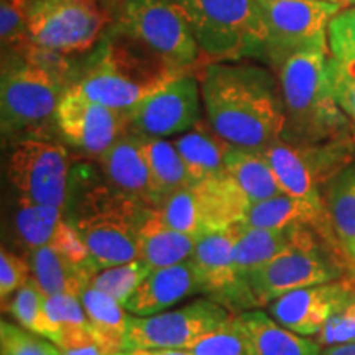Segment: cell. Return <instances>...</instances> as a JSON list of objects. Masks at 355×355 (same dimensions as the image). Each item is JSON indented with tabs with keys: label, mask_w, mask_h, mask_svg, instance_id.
I'll return each mask as SVG.
<instances>
[{
	"label": "cell",
	"mask_w": 355,
	"mask_h": 355,
	"mask_svg": "<svg viewBox=\"0 0 355 355\" xmlns=\"http://www.w3.org/2000/svg\"><path fill=\"white\" fill-rule=\"evenodd\" d=\"M48 316L58 331V347L68 350L83 345L97 344L94 331L89 322L81 300L73 295L46 296Z\"/></svg>",
	"instance_id": "30"
},
{
	"label": "cell",
	"mask_w": 355,
	"mask_h": 355,
	"mask_svg": "<svg viewBox=\"0 0 355 355\" xmlns=\"http://www.w3.org/2000/svg\"><path fill=\"white\" fill-rule=\"evenodd\" d=\"M63 220V207L32 202L19 199V211L15 214V229L21 242L30 250L50 245L58 225Z\"/></svg>",
	"instance_id": "31"
},
{
	"label": "cell",
	"mask_w": 355,
	"mask_h": 355,
	"mask_svg": "<svg viewBox=\"0 0 355 355\" xmlns=\"http://www.w3.org/2000/svg\"><path fill=\"white\" fill-rule=\"evenodd\" d=\"M152 270L153 268H150L145 261L139 259L128 261V263L105 266V268L97 270L94 277L91 278L89 286L104 291L105 295L112 296L115 301L125 306L132 293Z\"/></svg>",
	"instance_id": "33"
},
{
	"label": "cell",
	"mask_w": 355,
	"mask_h": 355,
	"mask_svg": "<svg viewBox=\"0 0 355 355\" xmlns=\"http://www.w3.org/2000/svg\"><path fill=\"white\" fill-rule=\"evenodd\" d=\"M201 83L194 73L173 78L128 110V132L144 139H168L201 122Z\"/></svg>",
	"instance_id": "13"
},
{
	"label": "cell",
	"mask_w": 355,
	"mask_h": 355,
	"mask_svg": "<svg viewBox=\"0 0 355 355\" xmlns=\"http://www.w3.org/2000/svg\"><path fill=\"white\" fill-rule=\"evenodd\" d=\"M30 0H0V38L3 53L28 50Z\"/></svg>",
	"instance_id": "35"
},
{
	"label": "cell",
	"mask_w": 355,
	"mask_h": 355,
	"mask_svg": "<svg viewBox=\"0 0 355 355\" xmlns=\"http://www.w3.org/2000/svg\"><path fill=\"white\" fill-rule=\"evenodd\" d=\"M204 234L242 224L252 201L227 173L193 184Z\"/></svg>",
	"instance_id": "21"
},
{
	"label": "cell",
	"mask_w": 355,
	"mask_h": 355,
	"mask_svg": "<svg viewBox=\"0 0 355 355\" xmlns=\"http://www.w3.org/2000/svg\"><path fill=\"white\" fill-rule=\"evenodd\" d=\"M350 3H355V0H350Z\"/></svg>",
	"instance_id": "48"
},
{
	"label": "cell",
	"mask_w": 355,
	"mask_h": 355,
	"mask_svg": "<svg viewBox=\"0 0 355 355\" xmlns=\"http://www.w3.org/2000/svg\"><path fill=\"white\" fill-rule=\"evenodd\" d=\"M234 314L214 300H198L184 308L162 311L152 316H128L125 350L186 349L189 350Z\"/></svg>",
	"instance_id": "12"
},
{
	"label": "cell",
	"mask_w": 355,
	"mask_h": 355,
	"mask_svg": "<svg viewBox=\"0 0 355 355\" xmlns=\"http://www.w3.org/2000/svg\"><path fill=\"white\" fill-rule=\"evenodd\" d=\"M199 83L207 123L222 140L263 152L283 139L282 89L270 69L241 61H212L201 68Z\"/></svg>",
	"instance_id": "1"
},
{
	"label": "cell",
	"mask_w": 355,
	"mask_h": 355,
	"mask_svg": "<svg viewBox=\"0 0 355 355\" xmlns=\"http://www.w3.org/2000/svg\"><path fill=\"white\" fill-rule=\"evenodd\" d=\"M204 63L266 56V26L257 0H175Z\"/></svg>",
	"instance_id": "5"
},
{
	"label": "cell",
	"mask_w": 355,
	"mask_h": 355,
	"mask_svg": "<svg viewBox=\"0 0 355 355\" xmlns=\"http://www.w3.org/2000/svg\"><path fill=\"white\" fill-rule=\"evenodd\" d=\"M198 237L166 227L155 214L153 207L141 225L139 241V260L150 268L171 266L189 260L196 248Z\"/></svg>",
	"instance_id": "25"
},
{
	"label": "cell",
	"mask_w": 355,
	"mask_h": 355,
	"mask_svg": "<svg viewBox=\"0 0 355 355\" xmlns=\"http://www.w3.org/2000/svg\"><path fill=\"white\" fill-rule=\"evenodd\" d=\"M173 144L188 168L193 184L225 173V155L232 145L222 140L209 123L204 125L201 121L189 132L181 133Z\"/></svg>",
	"instance_id": "24"
},
{
	"label": "cell",
	"mask_w": 355,
	"mask_h": 355,
	"mask_svg": "<svg viewBox=\"0 0 355 355\" xmlns=\"http://www.w3.org/2000/svg\"><path fill=\"white\" fill-rule=\"evenodd\" d=\"M152 207L112 186H94L84 193L74 227L101 268L139 259L141 225Z\"/></svg>",
	"instance_id": "6"
},
{
	"label": "cell",
	"mask_w": 355,
	"mask_h": 355,
	"mask_svg": "<svg viewBox=\"0 0 355 355\" xmlns=\"http://www.w3.org/2000/svg\"><path fill=\"white\" fill-rule=\"evenodd\" d=\"M321 355H355V343L329 345V347L322 349Z\"/></svg>",
	"instance_id": "45"
},
{
	"label": "cell",
	"mask_w": 355,
	"mask_h": 355,
	"mask_svg": "<svg viewBox=\"0 0 355 355\" xmlns=\"http://www.w3.org/2000/svg\"><path fill=\"white\" fill-rule=\"evenodd\" d=\"M225 173L237 181L252 202L283 194L263 152L230 146L225 155Z\"/></svg>",
	"instance_id": "28"
},
{
	"label": "cell",
	"mask_w": 355,
	"mask_h": 355,
	"mask_svg": "<svg viewBox=\"0 0 355 355\" xmlns=\"http://www.w3.org/2000/svg\"><path fill=\"white\" fill-rule=\"evenodd\" d=\"M327 58L329 46H311L275 68L285 110L282 140L288 144L313 145L350 135L349 117L332 94Z\"/></svg>",
	"instance_id": "2"
},
{
	"label": "cell",
	"mask_w": 355,
	"mask_h": 355,
	"mask_svg": "<svg viewBox=\"0 0 355 355\" xmlns=\"http://www.w3.org/2000/svg\"><path fill=\"white\" fill-rule=\"evenodd\" d=\"M114 28L135 40L178 74L194 73L206 64L175 0H122Z\"/></svg>",
	"instance_id": "8"
},
{
	"label": "cell",
	"mask_w": 355,
	"mask_h": 355,
	"mask_svg": "<svg viewBox=\"0 0 355 355\" xmlns=\"http://www.w3.org/2000/svg\"><path fill=\"white\" fill-rule=\"evenodd\" d=\"M83 308L94 331L97 344L107 354L125 350V308L104 291L86 286L79 295Z\"/></svg>",
	"instance_id": "27"
},
{
	"label": "cell",
	"mask_w": 355,
	"mask_h": 355,
	"mask_svg": "<svg viewBox=\"0 0 355 355\" xmlns=\"http://www.w3.org/2000/svg\"><path fill=\"white\" fill-rule=\"evenodd\" d=\"M32 282L44 296L81 295L91 278L101 268L97 263L79 265L50 245L32 252Z\"/></svg>",
	"instance_id": "22"
},
{
	"label": "cell",
	"mask_w": 355,
	"mask_h": 355,
	"mask_svg": "<svg viewBox=\"0 0 355 355\" xmlns=\"http://www.w3.org/2000/svg\"><path fill=\"white\" fill-rule=\"evenodd\" d=\"M46 296L38 290V286L30 279L25 286H21L15 293V298L12 300L8 311L13 318L19 321L25 329L35 332V334L46 337L51 343L58 345V331L55 324L48 316L46 311Z\"/></svg>",
	"instance_id": "32"
},
{
	"label": "cell",
	"mask_w": 355,
	"mask_h": 355,
	"mask_svg": "<svg viewBox=\"0 0 355 355\" xmlns=\"http://www.w3.org/2000/svg\"><path fill=\"white\" fill-rule=\"evenodd\" d=\"M64 355H104L107 354L99 344H91V345H83V347H74L63 350Z\"/></svg>",
	"instance_id": "44"
},
{
	"label": "cell",
	"mask_w": 355,
	"mask_h": 355,
	"mask_svg": "<svg viewBox=\"0 0 355 355\" xmlns=\"http://www.w3.org/2000/svg\"><path fill=\"white\" fill-rule=\"evenodd\" d=\"M155 214L166 227L178 232H183L194 237L204 235V227L199 216L196 194H194L193 186L183 188L170 196L163 199L158 207H153Z\"/></svg>",
	"instance_id": "34"
},
{
	"label": "cell",
	"mask_w": 355,
	"mask_h": 355,
	"mask_svg": "<svg viewBox=\"0 0 355 355\" xmlns=\"http://www.w3.org/2000/svg\"><path fill=\"white\" fill-rule=\"evenodd\" d=\"M122 355H193L186 349H133L122 350Z\"/></svg>",
	"instance_id": "43"
},
{
	"label": "cell",
	"mask_w": 355,
	"mask_h": 355,
	"mask_svg": "<svg viewBox=\"0 0 355 355\" xmlns=\"http://www.w3.org/2000/svg\"><path fill=\"white\" fill-rule=\"evenodd\" d=\"M99 162L112 188L148 207L162 204L146 163L141 137L127 132L101 155Z\"/></svg>",
	"instance_id": "18"
},
{
	"label": "cell",
	"mask_w": 355,
	"mask_h": 355,
	"mask_svg": "<svg viewBox=\"0 0 355 355\" xmlns=\"http://www.w3.org/2000/svg\"><path fill=\"white\" fill-rule=\"evenodd\" d=\"M50 247L79 265L96 263L94 259L89 254L86 243H84L83 237L79 235L78 229L74 227V224H68L66 220H61V224L58 225L56 232L50 242Z\"/></svg>",
	"instance_id": "42"
},
{
	"label": "cell",
	"mask_w": 355,
	"mask_h": 355,
	"mask_svg": "<svg viewBox=\"0 0 355 355\" xmlns=\"http://www.w3.org/2000/svg\"><path fill=\"white\" fill-rule=\"evenodd\" d=\"M329 55L336 58H355V3L344 7L327 28Z\"/></svg>",
	"instance_id": "39"
},
{
	"label": "cell",
	"mask_w": 355,
	"mask_h": 355,
	"mask_svg": "<svg viewBox=\"0 0 355 355\" xmlns=\"http://www.w3.org/2000/svg\"><path fill=\"white\" fill-rule=\"evenodd\" d=\"M8 55L0 83V125L3 139H15L56 122L58 105L71 84L64 56L37 50Z\"/></svg>",
	"instance_id": "3"
},
{
	"label": "cell",
	"mask_w": 355,
	"mask_h": 355,
	"mask_svg": "<svg viewBox=\"0 0 355 355\" xmlns=\"http://www.w3.org/2000/svg\"><path fill=\"white\" fill-rule=\"evenodd\" d=\"M7 175L21 199L64 207L69 162L61 145L43 139L19 140L8 158Z\"/></svg>",
	"instance_id": "14"
},
{
	"label": "cell",
	"mask_w": 355,
	"mask_h": 355,
	"mask_svg": "<svg viewBox=\"0 0 355 355\" xmlns=\"http://www.w3.org/2000/svg\"><path fill=\"white\" fill-rule=\"evenodd\" d=\"M239 227L241 224H235L229 229L207 232L198 237L196 248L191 257L201 279L202 293L225 306L232 314L255 309L250 293L242 285L235 272L234 248Z\"/></svg>",
	"instance_id": "16"
},
{
	"label": "cell",
	"mask_w": 355,
	"mask_h": 355,
	"mask_svg": "<svg viewBox=\"0 0 355 355\" xmlns=\"http://www.w3.org/2000/svg\"><path fill=\"white\" fill-rule=\"evenodd\" d=\"M332 94L355 128V58H327Z\"/></svg>",
	"instance_id": "37"
},
{
	"label": "cell",
	"mask_w": 355,
	"mask_h": 355,
	"mask_svg": "<svg viewBox=\"0 0 355 355\" xmlns=\"http://www.w3.org/2000/svg\"><path fill=\"white\" fill-rule=\"evenodd\" d=\"M354 139H355V128H354Z\"/></svg>",
	"instance_id": "49"
},
{
	"label": "cell",
	"mask_w": 355,
	"mask_h": 355,
	"mask_svg": "<svg viewBox=\"0 0 355 355\" xmlns=\"http://www.w3.org/2000/svg\"><path fill=\"white\" fill-rule=\"evenodd\" d=\"M324 202L336 241L355 268V165H347L326 184Z\"/></svg>",
	"instance_id": "26"
},
{
	"label": "cell",
	"mask_w": 355,
	"mask_h": 355,
	"mask_svg": "<svg viewBox=\"0 0 355 355\" xmlns=\"http://www.w3.org/2000/svg\"><path fill=\"white\" fill-rule=\"evenodd\" d=\"M104 355H122V350L121 352H112V354H104Z\"/></svg>",
	"instance_id": "47"
},
{
	"label": "cell",
	"mask_w": 355,
	"mask_h": 355,
	"mask_svg": "<svg viewBox=\"0 0 355 355\" xmlns=\"http://www.w3.org/2000/svg\"><path fill=\"white\" fill-rule=\"evenodd\" d=\"M30 272H32V266L24 259L2 248V254H0V298L3 304L13 291H19L21 286L28 283V279H32Z\"/></svg>",
	"instance_id": "41"
},
{
	"label": "cell",
	"mask_w": 355,
	"mask_h": 355,
	"mask_svg": "<svg viewBox=\"0 0 355 355\" xmlns=\"http://www.w3.org/2000/svg\"><path fill=\"white\" fill-rule=\"evenodd\" d=\"M316 340L324 347L355 343V296L327 319Z\"/></svg>",
	"instance_id": "40"
},
{
	"label": "cell",
	"mask_w": 355,
	"mask_h": 355,
	"mask_svg": "<svg viewBox=\"0 0 355 355\" xmlns=\"http://www.w3.org/2000/svg\"><path fill=\"white\" fill-rule=\"evenodd\" d=\"M324 243L337 245L316 229H296L291 245L248 278L247 286L255 308L268 306L290 291L336 282L343 277L344 266L339 257L345 255L334 254L337 248L327 250Z\"/></svg>",
	"instance_id": "7"
},
{
	"label": "cell",
	"mask_w": 355,
	"mask_h": 355,
	"mask_svg": "<svg viewBox=\"0 0 355 355\" xmlns=\"http://www.w3.org/2000/svg\"><path fill=\"white\" fill-rule=\"evenodd\" d=\"M354 296L355 282L336 279L279 296L268 304V314L296 334L318 336L327 319Z\"/></svg>",
	"instance_id": "17"
},
{
	"label": "cell",
	"mask_w": 355,
	"mask_h": 355,
	"mask_svg": "<svg viewBox=\"0 0 355 355\" xmlns=\"http://www.w3.org/2000/svg\"><path fill=\"white\" fill-rule=\"evenodd\" d=\"M55 123L68 144L99 158L128 132V110L107 107L69 87L58 105Z\"/></svg>",
	"instance_id": "15"
},
{
	"label": "cell",
	"mask_w": 355,
	"mask_h": 355,
	"mask_svg": "<svg viewBox=\"0 0 355 355\" xmlns=\"http://www.w3.org/2000/svg\"><path fill=\"white\" fill-rule=\"evenodd\" d=\"M296 229H263L241 224L234 248V263L237 277L247 291L248 278L291 245Z\"/></svg>",
	"instance_id": "23"
},
{
	"label": "cell",
	"mask_w": 355,
	"mask_h": 355,
	"mask_svg": "<svg viewBox=\"0 0 355 355\" xmlns=\"http://www.w3.org/2000/svg\"><path fill=\"white\" fill-rule=\"evenodd\" d=\"M193 355H248L247 340L234 316L189 349Z\"/></svg>",
	"instance_id": "38"
},
{
	"label": "cell",
	"mask_w": 355,
	"mask_h": 355,
	"mask_svg": "<svg viewBox=\"0 0 355 355\" xmlns=\"http://www.w3.org/2000/svg\"><path fill=\"white\" fill-rule=\"evenodd\" d=\"M176 76L159 58L114 28L71 89L107 107L130 110Z\"/></svg>",
	"instance_id": "4"
},
{
	"label": "cell",
	"mask_w": 355,
	"mask_h": 355,
	"mask_svg": "<svg viewBox=\"0 0 355 355\" xmlns=\"http://www.w3.org/2000/svg\"><path fill=\"white\" fill-rule=\"evenodd\" d=\"M144 152L162 202L176 191L193 186L188 168L173 141L166 139H144Z\"/></svg>",
	"instance_id": "29"
},
{
	"label": "cell",
	"mask_w": 355,
	"mask_h": 355,
	"mask_svg": "<svg viewBox=\"0 0 355 355\" xmlns=\"http://www.w3.org/2000/svg\"><path fill=\"white\" fill-rule=\"evenodd\" d=\"M0 355H64L55 343H48L42 336L21 329L15 324L0 322Z\"/></svg>",
	"instance_id": "36"
},
{
	"label": "cell",
	"mask_w": 355,
	"mask_h": 355,
	"mask_svg": "<svg viewBox=\"0 0 355 355\" xmlns=\"http://www.w3.org/2000/svg\"><path fill=\"white\" fill-rule=\"evenodd\" d=\"M354 145V135L313 145H293L278 140L263 150V155L283 193L326 206L321 188L350 165Z\"/></svg>",
	"instance_id": "10"
},
{
	"label": "cell",
	"mask_w": 355,
	"mask_h": 355,
	"mask_svg": "<svg viewBox=\"0 0 355 355\" xmlns=\"http://www.w3.org/2000/svg\"><path fill=\"white\" fill-rule=\"evenodd\" d=\"M109 21L97 0H30L28 50L60 56L86 53Z\"/></svg>",
	"instance_id": "9"
},
{
	"label": "cell",
	"mask_w": 355,
	"mask_h": 355,
	"mask_svg": "<svg viewBox=\"0 0 355 355\" xmlns=\"http://www.w3.org/2000/svg\"><path fill=\"white\" fill-rule=\"evenodd\" d=\"M196 293H202V285L189 259L171 266L153 268L132 293L123 308L133 316H152Z\"/></svg>",
	"instance_id": "19"
},
{
	"label": "cell",
	"mask_w": 355,
	"mask_h": 355,
	"mask_svg": "<svg viewBox=\"0 0 355 355\" xmlns=\"http://www.w3.org/2000/svg\"><path fill=\"white\" fill-rule=\"evenodd\" d=\"M247 340L248 355H321V344L306 339L275 321L260 309L234 314Z\"/></svg>",
	"instance_id": "20"
},
{
	"label": "cell",
	"mask_w": 355,
	"mask_h": 355,
	"mask_svg": "<svg viewBox=\"0 0 355 355\" xmlns=\"http://www.w3.org/2000/svg\"><path fill=\"white\" fill-rule=\"evenodd\" d=\"M266 26V56L273 69L293 53L327 46L331 20L345 6L326 0H257Z\"/></svg>",
	"instance_id": "11"
},
{
	"label": "cell",
	"mask_w": 355,
	"mask_h": 355,
	"mask_svg": "<svg viewBox=\"0 0 355 355\" xmlns=\"http://www.w3.org/2000/svg\"><path fill=\"white\" fill-rule=\"evenodd\" d=\"M326 2H334V3H343V6H350V0H326Z\"/></svg>",
	"instance_id": "46"
}]
</instances>
